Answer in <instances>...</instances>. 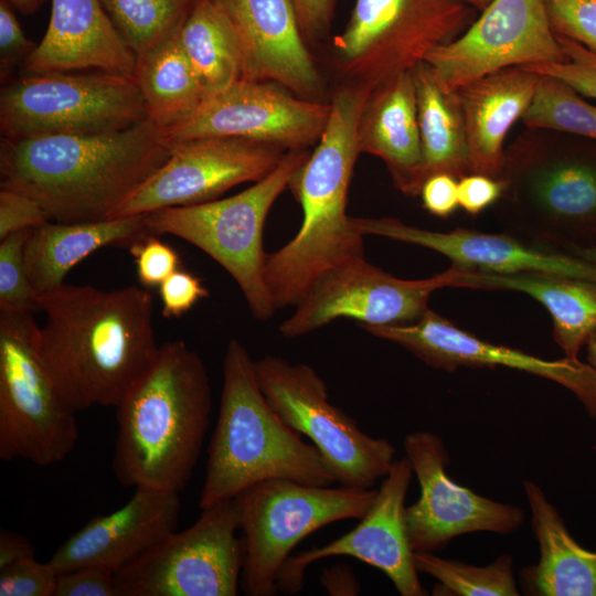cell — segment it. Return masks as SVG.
Returning a JSON list of instances; mask_svg holds the SVG:
<instances>
[{
	"mask_svg": "<svg viewBox=\"0 0 596 596\" xmlns=\"http://www.w3.org/2000/svg\"><path fill=\"white\" fill-rule=\"evenodd\" d=\"M40 310L41 356L73 413L116 407L158 354L152 296L136 285L103 290L64 283L40 295Z\"/></svg>",
	"mask_w": 596,
	"mask_h": 596,
	"instance_id": "cell-1",
	"label": "cell"
},
{
	"mask_svg": "<svg viewBox=\"0 0 596 596\" xmlns=\"http://www.w3.org/2000/svg\"><path fill=\"white\" fill-rule=\"evenodd\" d=\"M172 151L149 118L107 134L1 137L0 188L31 196L50 221L111 219Z\"/></svg>",
	"mask_w": 596,
	"mask_h": 596,
	"instance_id": "cell-2",
	"label": "cell"
},
{
	"mask_svg": "<svg viewBox=\"0 0 596 596\" xmlns=\"http://www.w3.org/2000/svg\"><path fill=\"white\" fill-rule=\"evenodd\" d=\"M372 89L349 83L333 94L324 130L290 181L302 223L290 242L266 256L264 280L276 309L295 306L324 272L364 256V235L347 214V202L361 153L358 121Z\"/></svg>",
	"mask_w": 596,
	"mask_h": 596,
	"instance_id": "cell-3",
	"label": "cell"
},
{
	"mask_svg": "<svg viewBox=\"0 0 596 596\" xmlns=\"http://www.w3.org/2000/svg\"><path fill=\"white\" fill-rule=\"evenodd\" d=\"M116 408L113 469L118 481L180 492L200 457L212 409L199 354L183 340L161 344Z\"/></svg>",
	"mask_w": 596,
	"mask_h": 596,
	"instance_id": "cell-4",
	"label": "cell"
},
{
	"mask_svg": "<svg viewBox=\"0 0 596 596\" xmlns=\"http://www.w3.org/2000/svg\"><path fill=\"white\" fill-rule=\"evenodd\" d=\"M288 479L313 486L337 482L313 444L289 427L263 394L255 361L236 339L223 359L217 422L207 448L199 508L233 500L260 481Z\"/></svg>",
	"mask_w": 596,
	"mask_h": 596,
	"instance_id": "cell-5",
	"label": "cell"
},
{
	"mask_svg": "<svg viewBox=\"0 0 596 596\" xmlns=\"http://www.w3.org/2000/svg\"><path fill=\"white\" fill-rule=\"evenodd\" d=\"M309 155L307 149L287 151L272 172L230 198L146 213L148 231L171 234L202 249L237 283L253 317L267 320L276 307L264 280L265 221Z\"/></svg>",
	"mask_w": 596,
	"mask_h": 596,
	"instance_id": "cell-6",
	"label": "cell"
},
{
	"mask_svg": "<svg viewBox=\"0 0 596 596\" xmlns=\"http://www.w3.org/2000/svg\"><path fill=\"white\" fill-rule=\"evenodd\" d=\"M377 489L313 486L288 479L255 483L234 498L244 547L241 588L274 596L277 575L294 547L320 528L362 519Z\"/></svg>",
	"mask_w": 596,
	"mask_h": 596,
	"instance_id": "cell-7",
	"label": "cell"
},
{
	"mask_svg": "<svg viewBox=\"0 0 596 596\" xmlns=\"http://www.w3.org/2000/svg\"><path fill=\"white\" fill-rule=\"evenodd\" d=\"M33 312L0 309V458L38 466L75 447V413L63 403L43 362Z\"/></svg>",
	"mask_w": 596,
	"mask_h": 596,
	"instance_id": "cell-8",
	"label": "cell"
},
{
	"mask_svg": "<svg viewBox=\"0 0 596 596\" xmlns=\"http://www.w3.org/2000/svg\"><path fill=\"white\" fill-rule=\"evenodd\" d=\"M475 10L465 0H355L332 41L336 67L350 83L374 88L460 35Z\"/></svg>",
	"mask_w": 596,
	"mask_h": 596,
	"instance_id": "cell-9",
	"label": "cell"
},
{
	"mask_svg": "<svg viewBox=\"0 0 596 596\" xmlns=\"http://www.w3.org/2000/svg\"><path fill=\"white\" fill-rule=\"evenodd\" d=\"M145 119L135 81L103 71L31 73L4 84L0 94V130L11 139L107 134Z\"/></svg>",
	"mask_w": 596,
	"mask_h": 596,
	"instance_id": "cell-10",
	"label": "cell"
},
{
	"mask_svg": "<svg viewBox=\"0 0 596 596\" xmlns=\"http://www.w3.org/2000/svg\"><path fill=\"white\" fill-rule=\"evenodd\" d=\"M259 387L278 416L318 448L337 482L372 489L393 465L395 448L329 402L328 387L310 365L275 355L255 361Z\"/></svg>",
	"mask_w": 596,
	"mask_h": 596,
	"instance_id": "cell-11",
	"label": "cell"
},
{
	"mask_svg": "<svg viewBox=\"0 0 596 596\" xmlns=\"http://www.w3.org/2000/svg\"><path fill=\"white\" fill-rule=\"evenodd\" d=\"M235 500L201 510L116 574L118 596H235L244 561Z\"/></svg>",
	"mask_w": 596,
	"mask_h": 596,
	"instance_id": "cell-12",
	"label": "cell"
},
{
	"mask_svg": "<svg viewBox=\"0 0 596 596\" xmlns=\"http://www.w3.org/2000/svg\"><path fill=\"white\" fill-rule=\"evenodd\" d=\"M329 115L330 103L299 97L273 82L238 78L204 97L166 134L172 143L236 137L299 150L318 142Z\"/></svg>",
	"mask_w": 596,
	"mask_h": 596,
	"instance_id": "cell-13",
	"label": "cell"
},
{
	"mask_svg": "<svg viewBox=\"0 0 596 596\" xmlns=\"http://www.w3.org/2000/svg\"><path fill=\"white\" fill-rule=\"evenodd\" d=\"M564 61L545 0H492L460 35L432 50L424 62L446 89L456 92L507 67Z\"/></svg>",
	"mask_w": 596,
	"mask_h": 596,
	"instance_id": "cell-14",
	"label": "cell"
},
{
	"mask_svg": "<svg viewBox=\"0 0 596 596\" xmlns=\"http://www.w3.org/2000/svg\"><path fill=\"white\" fill-rule=\"evenodd\" d=\"M286 152L276 146L236 137L173 143L170 158L116 210L113 217L215 200L235 185L266 177Z\"/></svg>",
	"mask_w": 596,
	"mask_h": 596,
	"instance_id": "cell-15",
	"label": "cell"
},
{
	"mask_svg": "<svg viewBox=\"0 0 596 596\" xmlns=\"http://www.w3.org/2000/svg\"><path fill=\"white\" fill-rule=\"evenodd\" d=\"M445 288L443 274L425 279H401L358 257L320 275L279 327L296 338L329 322L348 318L364 326L416 321L427 309L430 295Z\"/></svg>",
	"mask_w": 596,
	"mask_h": 596,
	"instance_id": "cell-16",
	"label": "cell"
},
{
	"mask_svg": "<svg viewBox=\"0 0 596 596\" xmlns=\"http://www.w3.org/2000/svg\"><path fill=\"white\" fill-rule=\"evenodd\" d=\"M404 449L421 487L418 500L405 510L414 552L434 553L466 533L508 534L522 525L521 508L482 497L450 478L446 471L449 456L436 434L409 433Z\"/></svg>",
	"mask_w": 596,
	"mask_h": 596,
	"instance_id": "cell-17",
	"label": "cell"
},
{
	"mask_svg": "<svg viewBox=\"0 0 596 596\" xmlns=\"http://www.w3.org/2000/svg\"><path fill=\"white\" fill-rule=\"evenodd\" d=\"M413 473L406 456L395 459L360 523L323 546L289 556L277 575L278 592H300L310 564L345 555L381 570L402 596L428 595L418 578L406 528L405 498Z\"/></svg>",
	"mask_w": 596,
	"mask_h": 596,
	"instance_id": "cell-18",
	"label": "cell"
},
{
	"mask_svg": "<svg viewBox=\"0 0 596 596\" xmlns=\"http://www.w3.org/2000/svg\"><path fill=\"white\" fill-rule=\"evenodd\" d=\"M372 336L411 351L426 364L453 371L458 366H504L552 382L570 392L596 418V370L578 359L545 360L479 339L429 310L414 323L364 326Z\"/></svg>",
	"mask_w": 596,
	"mask_h": 596,
	"instance_id": "cell-19",
	"label": "cell"
},
{
	"mask_svg": "<svg viewBox=\"0 0 596 596\" xmlns=\"http://www.w3.org/2000/svg\"><path fill=\"white\" fill-rule=\"evenodd\" d=\"M240 49L241 78L273 82L319 100L322 79L302 35L292 0H213Z\"/></svg>",
	"mask_w": 596,
	"mask_h": 596,
	"instance_id": "cell-20",
	"label": "cell"
},
{
	"mask_svg": "<svg viewBox=\"0 0 596 596\" xmlns=\"http://www.w3.org/2000/svg\"><path fill=\"white\" fill-rule=\"evenodd\" d=\"M179 492L137 487L119 509L91 519L71 535L49 563L60 574L81 567L117 573L177 531Z\"/></svg>",
	"mask_w": 596,
	"mask_h": 596,
	"instance_id": "cell-21",
	"label": "cell"
},
{
	"mask_svg": "<svg viewBox=\"0 0 596 596\" xmlns=\"http://www.w3.org/2000/svg\"><path fill=\"white\" fill-rule=\"evenodd\" d=\"M363 235H375L436 251L454 266L498 274L542 272L596 281V266L582 257L531 248L517 240L468 230L435 232L396 219L352 217Z\"/></svg>",
	"mask_w": 596,
	"mask_h": 596,
	"instance_id": "cell-22",
	"label": "cell"
},
{
	"mask_svg": "<svg viewBox=\"0 0 596 596\" xmlns=\"http://www.w3.org/2000/svg\"><path fill=\"white\" fill-rule=\"evenodd\" d=\"M135 65L100 0H52L45 35L25 61L29 73L96 68L132 79Z\"/></svg>",
	"mask_w": 596,
	"mask_h": 596,
	"instance_id": "cell-23",
	"label": "cell"
},
{
	"mask_svg": "<svg viewBox=\"0 0 596 596\" xmlns=\"http://www.w3.org/2000/svg\"><path fill=\"white\" fill-rule=\"evenodd\" d=\"M356 131L360 152L382 159L400 191L419 194L425 180L413 70L371 91Z\"/></svg>",
	"mask_w": 596,
	"mask_h": 596,
	"instance_id": "cell-24",
	"label": "cell"
},
{
	"mask_svg": "<svg viewBox=\"0 0 596 596\" xmlns=\"http://www.w3.org/2000/svg\"><path fill=\"white\" fill-rule=\"evenodd\" d=\"M540 75L521 66L482 76L457 92L465 118L472 173L496 177L509 129L530 107Z\"/></svg>",
	"mask_w": 596,
	"mask_h": 596,
	"instance_id": "cell-25",
	"label": "cell"
},
{
	"mask_svg": "<svg viewBox=\"0 0 596 596\" xmlns=\"http://www.w3.org/2000/svg\"><path fill=\"white\" fill-rule=\"evenodd\" d=\"M445 287L502 289L526 294L551 315L554 340L565 356L578 352L596 331V281L542 272L498 274L451 266L443 272Z\"/></svg>",
	"mask_w": 596,
	"mask_h": 596,
	"instance_id": "cell-26",
	"label": "cell"
},
{
	"mask_svg": "<svg viewBox=\"0 0 596 596\" xmlns=\"http://www.w3.org/2000/svg\"><path fill=\"white\" fill-rule=\"evenodd\" d=\"M149 233L146 214L75 223L47 220L30 228L24 244L29 279L44 294L64 284L68 272L95 251L130 245Z\"/></svg>",
	"mask_w": 596,
	"mask_h": 596,
	"instance_id": "cell-27",
	"label": "cell"
},
{
	"mask_svg": "<svg viewBox=\"0 0 596 596\" xmlns=\"http://www.w3.org/2000/svg\"><path fill=\"white\" fill-rule=\"evenodd\" d=\"M523 488L540 549L538 564L523 573L529 589L542 596H596V552L570 534L539 485L525 480Z\"/></svg>",
	"mask_w": 596,
	"mask_h": 596,
	"instance_id": "cell-28",
	"label": "cell"
},
{
	"mask_svg": "<svg viewBox=\"0 0 596 596\" xmlns=\"http://www.w3.org/2000/svg\"><path fill=\"white\" fill-rule=\"evenodd\" d=\"M413 76L424 180L437 173L455 178L466 175L471 168L465 118L457 92L446 89L426 62L413 68Z\"/></svg>",
	"mask_w": 596,
	"mask_h": 596,
	"instance_id": "cell-29",
	"label": "cell"
},
{
	"mask_svg": "<svg viewBox=\"0 0 596 596\" xmlns=\"http://www.w3.org/2000/svg\"><path fill=\"white\" fill-rule=\"evenodd\" d=\"M178 29L136 55L134 72L148 118L164 131L190 116L206 96L180 44Z\"/></svg>",
	"mask_w": 596,
	"mask_h": 596,
	"instance_id": "cell-30",
	"label": "cell"
},
{
	"mask_svg": "<svg viewBox=\"0 0 596 596\" xmlns=\"http://www.w3.org/2000/svg\"><path fill=\"white\" fill-rule=\"evenodd\" d=\"M178 38L206 96L241 78V55L235 33L213 0L194 1L178 29Z\"/></svg>",
	"mask_w": 596,
	"mask_h": 596,
	"instance_id": "cell-31",
	"label": "cell"
},
{
	"mask_svg": "<svg viewBox=\"0 0 596 596\" xmlns=\"http://www.w3.org/2000/svg\"><path fill=\"white\" fill-rule=\"evenodd\" d=\"M536 205L570 223L596 221V163L560 160L536 170L530 181Z\"/></svg>",
	"mask_w": 596,
	"mask_h": 596,
	"instance_id": "cell-32",
	"label": "cell"
},
{
	"mask_svg": "<svg viewBox=\"0 0 596 596\" xmlns=\"http://www.w3.org/2000/svg\"><path fill=\"white\" fill-rule=\"evenodd\" d=\"M419 573L438 581L434 595L517 596L513 560L501 555L486 566L466 564L436 556L432 552H414Z\"/></svg>",
	"mask_w": 596,
	"mask_h": 596,
	"instance_id": "cell-33",
	"label": "cell"
},
{
	"mask_svg": "<svg viewBox=\"0 0 596 596\" xmlns=\"http://www.w3.org/2000/svg\"><path fill=\"white\" fill-rule=\"evenodd\" d=\"M195 0H100L129 49L138 55L174 32Z\"/></svg>",
	"mask_w": 596,
	"mask_h": 596,
	"instance_id": "cell-34",
	"label": "cell"
},
{
	"mask_svg": "<svg viewBox=\"0 0 596 596\" xmlns=\"http://www.w3.org/2000/svg\"><path fill=\"white\" fill-rule=\"evenodd\" d=\"M532 128H547L596 139V106L565 83L541 76L533 100L522 117Z\"/></svg>",
	"mask_w": 596,
	"mask_h": 596,
	"instance_id": "cell-35",
	"label": "cell"
},
{
	"mask_svg": "<svg viewBox=\"0 0 596 596\" xmlns=\"http://www.w3.org/2000/svg\"><path fill=\"white\" fill-rule=\"evenodd\" d=\"M29 231L0 240V309L33 313L40 310V294L29 279L24 262Z\"/></svg>",
	"mask_w": 596,
	"mask_h": 596,
	"instance_id": "cell-36",
	"label": "cell"
},
{
	"mask_svg": "<svg viewBox=\"0 0 596 596\" xmlns=\"http://www.w3.org/2000/svg\"><path fill=\"white\" fill-rule=\"evenodd\" d=\"M565 56L564 62H547L521 66L540 76L556 78L581 95L596 99V54L579 43L556 34Z\"/></svg>",
	"mask_w": 596,
	"mask_h": 596,
	"instance_id": "cell-37",
	"label": "cell"
},
{
	"mask_svg": "<svg viewBox=\"0 0 596 596\" xmlns=\"http://www.w3.org/2000/svg\"><path fill=\"white\" fill-rule=\"evenodd\" d=\"M545 8L555 34L596 54V0H545Z\"/></svg>",
	"mask_w": 596,
	"mask_h": 596,
	"instance_id": "cell-38",
	"label": "cell"
},
{
	"mask_svg": "<svg viewBox=\"0 0 596 596\" xmlns=\"http://www.w3.org/2000/svg\"><path fill=\"white\" fill-rule=\"evenodd\" d=\"M56 582L49 562L29 556L0 570V596H54Z\"/></svg>",
	"mask_w": 596,
	"mask_h": 596,
	"instance_id": "cell-39",
	"label": "cell"
},
{
	"mask_svg": "<svg viewBox=\"0 0 596 596\" xmlns=\"http://www.w3.org/2000/svg\"><path fill=\"white\" fill-rule=\"evenodd\" d=\"M138 280L145 287H159L179 269L180 258L169 244L155 234H146L129 245Z\"/></svg>",
	"mask_w": 596,
	"mask_h": 596,
	"instance_id": "cell-40",
	"label": "cell"
},
{
	"mask_svg": "<svg viewBox=\"0 0 596 596\" xmlns=\"http://www.w3.org/2000/svg\"><path fill=\"white\" fill-rule=\"evenodd\" d=\"M164 318H180L199 300L206 298L209 291L202 280L193 274L178 269L159 286Z\"/></svg>",
	"mask_w": 596,
	"mask_h": 596,
	"instance_id": "cell-41",
	"label": "cell"
},
{
	"mask_svg": "<svg viewBox=\"0 0 596 596\" xmlns=\"http://www.w3.org/2000/svg\"><path fill=\"white\" fill-rule=\"evenodd\" d=\"M43 207L31 196L0 189V240L47 221Z\"/></svg>",
	"mask_w": 596,
	"mask_h": 596,
	"instance_id": "cell-42",
	"label": "cell"
},
{
	"mask_svg": "<svg viewBox=\"0 0 596 596\" xmlns=\"http://www.w3.org/2000/svg\"><path fill=\"white\" fill-rule=\"evenodd\" d=\"M36 45L29 41L8 1H0V75L6 82L15 65L30 56Z\"/></svg>",
	"mask_w": 596,
	"mask_h": 596,
	"instance_id": "cell-43",
	"label": "cell"
},
{
	"mask_svg": "<svg viewBox=\"0 0 596 596\" xmlns=\"http://www.w3.org/2000/svg\"><path fill=\"white\" fill-rule=\"evenodd\" d=\"M54 596H118L115 573L99 567L60 573Z\"/></svg>",
	"mask_w": 596,
	"mask_h": 596,
	"instance_id": "cell-44",
	"label": "cell"
},
{
	"mask_svg": "<svg viewBox=\"0 0 596 596\" xmlns=\"http://www.w3.org/2000/svg\"><path fill=\"white\" fill-rule=\"evenodd\" d=\"M504 189L503 182L493 177L472 173L460 178L458 182L459 206L467 213L477 215L494 203Z\"/></svg>",
	"mask_w": 596,
	"mask_h": 596,
	"instance_id": "cell-45",
	"label": "cell"
},
{
	"mask_svg": "<svg viewBox=\"0 0 596 596\" xmlns=\"http://www.w3.org/2000/svg\"><path fill=\"white\" fill-rule=\"evenodd\" d=\"M424 207L433 215L447 217L459 206L458 182L447 173L428 177L419 192Z\"/></svg>",
	"mask_w": 596,
	"mask_h": 596,
	"instance_id": "cell-46",
	"label": "cell"
},
{
	"mask_svg": "<svg viewBox=\"0 0 596 596\" xmlns=\"http://www.w3.org/2000/svg\"><path fill=\"white\" fill-rule=\"evenodd\" d=\"M337 0H292L305 40L315 42L329 30Z\"/></svg>",
	"mask_w": 596,
	"mask_h": 596,
	"instance_id": "cell-47",
	"label": "cell"
},
{
	"mask_svg": "<svg viewBox=\"0 0 596 596\" xmlns=\"http://www.w3.org/2000/svg\"><path fill=\"white\" fill-rule=\"evenodd\" d=\"M29 556H34V547L26 538L8 530L0 531V570Z\"/></svg>",
	"mask_w": 596,
	"mask_h": 596,
	"instance_id": "cell-48",
	"label": "cell"
},
{
	"mask_svg": "<svg viewBox=\"0 0 596 596\" xmlns=\"http://www.w3.org/2000/svg\"><path fill=\"white\" fill-rule=\"evenodd\" d=\"M321 584L330 595H356L360 586L351 571L345 564L324 570L321 575Z\"/></svg>",
	"mask_w": 596,
	"mask_h": 596,
	"instance_id": "cell-49",
	"label": "cell"
},
{
	"mask_svg": "<svg viewBox=\"0 0 596 596\" xmlns=\"http://www.w3.org/2000/svg\"><path fill=\"white\" fill-rule=\"evenodd\" d=\"M9 3H11L13 7H15L18 10L25 14L33 13L39 6L41 4L42 0H6Z\"/></svg>",
	"mask_w": 596,
	"mask_h": 596,
	"instance_id": "cell-50",
	"label": "cell"
},
{
	"mask_svg": "<svg viewBox=\"0 0 596 596\" xmlns=\"http://www.w3.org/2000/svg\"><path fill=\"white\" fill-rule=\"evenodd\" d=\"M585 345L587 348V363L596 370V331L589 337Z\"/></svg>",
	"mask_w": 596,
	"mask_h": 596,
	"instance_id": "cell-51",
	"label": "cell"
},
{
	"mask_svg": "<svg viewBox=\"0 0 596 596\" xmlns=\"http://www.w3.org/2000/svg\"><path fill=\"white\" fill-rule=\"evenodd\" d=\"M578 256L596 266V246L581 249Z\"/></svg>",
	"mask_w": 596,
	"mask_h": 596,
	"instance_id": "cell-52",
	"label": "cell"
},
{
	"mask_svg": "<svg viewBox=\"0 0 596 596\" xmlns=\"http://www.w3.org/2000/svg\"><path fill=\"white\" fill-rule=\"evenodd\" d=\"M470 7L482 11L492 0H465Z\"/></svg>",
	"mask_w": 596,
	"mask_h": 596,
	"instance_id": "cell-53",
	"label": "cell"
}]
</instances>
